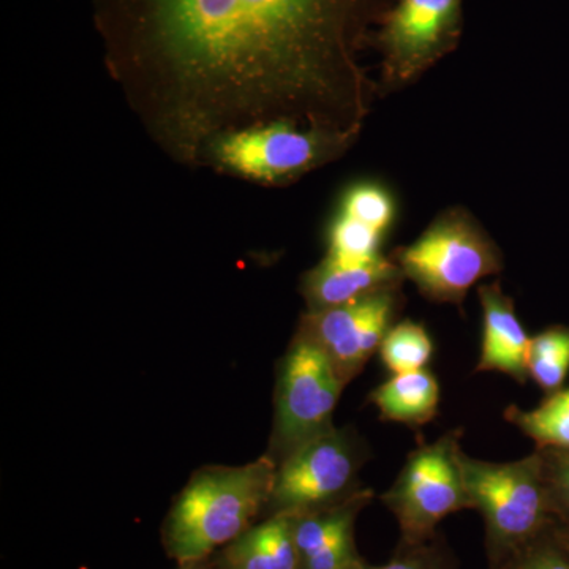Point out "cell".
<instances>
[{
  "label": "cell",
  "mask_w": 569,
  "mask_h": 569,
  "mask_svg": "<svg viewBox=\"0 0 569 569\" xmlns=\"http://www.w3.org/2000/svg\"><path fill=\"white\" fill-rule=\"evenodd\" d=\"M373 497L365 488L342 503L295 515L298 569H358L365 559L356 548V520Z\"/></svg>",
  "instance_id": "8fae6325"
},
{
  "label": "cell",
  "mask_w": 569,
  "mask_h": 569,
  "mask_svg": "<svg viewBox=\"0 0 569 569\" xmlns=\"http://www.w3.org/2000/svg\"><path fill=\"white\" fill-rule=\"evenodd\" d=\"M463 28V0H395L370 43L381 56L380 97L413 84L458 50Z\"/></svg>",
  "instance_id": "52a82bcc"
},
{
  "label": "cell",
  "mask_w": 569,
  "mask_h": 569,
  "mask_svg": "<svg viewBox=\"0 0 569 569\" xmlns=\"http://www.w3.org/2000/svg\"><path fill=\"white\" fill-rule=\"evenodd\" d=\"M462 437V429L449 430L433 443L411 451L391 488L381 496L399 523V542L430 541L441 520L473 509L460 462Z\"/></svg>",
  "instance_id": "5b68a950"
},
{
  "label": "cell",
  "mask_w": 569,
  "mask_h": 569,
  "mask_svg": "<svg viewBox=\"0 0 569 569\" xmlns=\"http://www.w3.org/2000/svg\"><path fill=\"white\" fill-rule=\"evenodd\" d=\"M355 141L276 122L227 134L213 144L209 156L231 173L280 183L339 159Z\"/></svg>",
  "instance_id": "9c48e42d"
},
{
  "label": "cell",
  "mask_w": 569,
  "mask_h": 569,
  "mask_svg": "<svg viewBox=\"0 0 569 569\" xmlns=\"http://www.w3.org/2000/svg\"><path fill=\"white\" fill-rule=\"evenodd\" d=\"M529 373L545 396L565 388L569 376V325H552L531 337Z\"/></svg>",
  "instance_id": "e0dca14e"
},
{
  "label": "cell",
  "mask_w": 569,
  "mask_h": 569,
  "mask_svg": "<svg viewBox=\"0 0 569 569\" xmlns=\"http://www.w3.org/2000/svg\"><path fill=\"white\" fill-rule=\"evenodd\" d=\"M178 569H220L217 567L216 561H213L212 557H208V559L190 561V563L179 565Z\"/></svg>",
  "instance_id": "cb8c5ba5"
},
{
  "label": "cell",
  "mask_w": 569,
  "mask_h": 569,
  "mask_svg": "<svg viewBox=\"0 0 569 569\" xmlns=\"http://www.w3.org/2000/svg\"><path fill=\"white\" fill-rule=\"evenodd\" d=\"M403 282L406 277L391 254L350 264L325 258L302 279V295L309 312H321L383 291L402 290Z\"/></svg>",
  "instance_id": "4fadbf2b"
},
{
  "label": "cell",
  "mask_w": 569,
  "mask_h": 569,
  "mask_svg": "<svg viewBox=\"0 0 569 569\" xmlns=\"http://www.w3.org/2000/svg\"><path fill=\"white\" fill-rule=\"evenodd\" d=\"M395 0H93L108 69L146 126L198 162L268 123L358 140L380 97L361 54Z\"/></svg>",
  "instance_id": "6da1fadb"
},
{
  "label": "cell",
  "mask_w": 569,
  "mask_h": 569,
  "mask_svg": "<svg viewBox=\"0 0 569 569\" xmlns=\"http://www.w3.org/2000/svg\"><path fill=\"white\" fill-rule=\"evenodd\" d=\"M381 365L391 376L427 369L433 356V340L425 325L413 320L397 321L380 350Z\"/></svg>",
  "instance_id": "ac0fdd59"
},
{
  "label": "cell",
  "mask_w": 569,
  "mask_h": 569,
  "mask_svg": "<svg viewBox=\"0 0 569 569\" xmlns=\"http://www.w3.org/2000/svg\"><path fill=\"white\" fill-rule=\"evenodd\" d=\"M340 212L387 236L396 219V200L387 187L362 182L346 193Z\"/></svg>",
  "instance_id": "44dd1931"
},
{
  "label": "cell",
  "mask_w": 569,
  "mask_h": 569,
  "mask_svg": "<svg viewBox=\"0 0 569 569\" xmlns=\"http://www.w3.org/2000/svg\"><path fill=\"white\" fill-rule=\"evenodd\" d=\"M385 234L340 212L331 224L326 258L337 263H367L381 257Z\"/></svg>",
  "instance_id": "ffe728a7"
},
{
  "label": "cell",
  "mask_w": 569,
  "mask_h": 569,
  "mask_svg": "<svg viewBox=\"0 0 569 569\" xmlns=\"http://www.w3.org/2000/svg\"><path fill=\"white\" fill-rule=\"evenodd\" d=\"M505 419L531 438L538 448L569 449V388L545 396L533 410L508 407Z\"/></svg>",
  "instance_id": "2e32d148"
},
{
  "label": "cell",
  "mask_w": 569,
  "mask_h": 569,
  "mask_svg": "<svg viewBox=\"0 0 569 569\" xmlns=\"http://www.w3.org/2000/svg\"><path fill=\"white\" fill-rule=\"evenodd\" d=\"M277 467L264 455L246 466L194 471L163 520L168 557L179 565L208 559L263 519Z\"/></svg>",
  "instance_id": "7a4b0ae2"
},
{
  "label": "cell",
  "mask_w": 569,
  "mask_h": 569,
  "mask_svg": "<svg viewBox=\"0 0 569 569\" xmlns=\"http://www.w3.org/2000/svg\"><path fill=\"white\" fill-rule=\"evenodd\" d=\"M369 458V448L353 427H335L313 438L277 467L263 519L342 503L365 489L359 473Z\"/></svg>",
  "instance_id": "ba28073f"
},
{
  "label": "cell",
  "mask_w": 569,
  "mask_h": 569,
  "mask_svg": "<svg viewBox=\"0 0 569 569\" xmlns=\"http://www.w3.org/2000/svg\"><path fill=\"white\" fill-rule=\"evenodd\" d=\"M537 451L553 515L569 526V449L537 447Z\"/></svg>",
  "instance_id": "603a6c76"
},
{
  "label": "cell",
  "mask_w": 569,
  "mask_h": 569,
  "mask_svg": "<svg viewBox=\"0 0 569 569\" xmlns=\"http://www.w3.org/2000/svg\"><path fill=\"white\" fill-rule=\"evenodd\" d=\"M391 258L425 298L459 309L479 280L505 268L500 247L463 206L438 213L411 244L397 247Z\"/></svg>",
  "instance_id": "3957f363"
},
{
  "label": "cell",
  "mask_w": 569,
  "mask_h": 569,
  "mask_svg": "<svg viewBox=\"0 0 569 569\" xmlns=\"http://www.w3.org/2000/svg\"><path fill=\"white\" fill-rule=\"evenodd\" d=\"M403 301L402 290L383 291L351 305L306 313L298 329L325 351L337 376L348 385L378 353Z\"/></svg>",
  "instance_id": "30bf717a"
},
{
  "label": "cell",
  "mask_w": 569,
  "mask_h": 569,
  "mask_svg": "<svg viewBox=\"0 0 569 569\" xmlns=\"http://www.w3.org/2000/svg\"><path fill=\"white\" fill-rule=\"evenodd\" d=\"M441 391L429 369L391 376L370 392L369 400L380 411L381 421L421 427L438 415Z\"/></svg>",
  "instance_id": "9a60e30c"
},
{
  "label": "cell",
  "mask_w": 569,
  "mask_h": 569,
  "mask_svg": "<svg viewBox=\"0 0 569 569\" xmlns=\"http://www.w3.org/2000/svg\"><path fill=\"white\" fill-rule=\"evenodd\" d=\"M489 569H569V526L550 523L507 559Z\"/></svg>",
  "instance_id": "d6986e66"
},
{
  "label": "cell",
  "mask_w": 569,
  "mask_h": 569,
  "mask_svg": "<svg viewBox=\"0 0 569 569\" xmlns=\"http://www.w3.org/2000/svg\"><path fill=\"white\" fill-rule=\"evenodd\" d=\"M482 309L481 355L475 372H498L523 385L530 380L531 337L520 323L515 299L505 293L500 280L478 287Z\"/></svg>",
  "instance_id": "7c38bea8"
},
{
  "label": "cell",
  "mask_w": 569,
  "mask_h": 569,
  "mask_svg": "<svg viewBox=\"0 0 569 569\" xmlns=\"http://www.w3.org/2000/svg\"><path fill=\"white\" fill-rule=\"evenodd\" d=\"M358 569H459L458 560L440 533L419 545L399 542L395 556L385 565L362 561Z\"/></svg>",
  "instance_id": "7402d4cb"
},
{
  "label": "cell",
  "mask_w": 569,
  "mask_h": 569,
  "mask_svg": "<svg viewBox=\"0 0 569 569\" xmlns=\"http://www.w3.org/2000/svg\"><path fill=\"white\" fill-rule=\"evenodd\" d=\"M346 387L325 351L298 329L277 365L274 425L266 455L279 466L296 449L335 429L332 417Z\"/></svg>",
  "instance_id": "8992f818"
},
{
  "label": "cell",
  "mask_w": 569,
  "mask_h": 569,
  "mask_svg": "<svg viewBox=\"0 0 569 569\" xmlns=\"http://www.w3.org/2000/svg\"><path fill=\"white\" fill-rule=\"evenodd\" d=\"M471 507L485 520L489 568L557 522L541 458L535 449L515 462H488L460 455Z\"/></svg>",
  "instance_id": "277c9868"
},
{
  "label": "cell",
  "mask_w": 569,
  "mask_h": 569,
  "mask_svg": "<svg viewBox=\"0 0 569 569\" xmlns=\"http://www.w3.org/2000/svg\"><path fill=\"white\" fill-rule=\"evenodd\" d=\"M295 515L269 516L212 553L220 569H298Z\"/></svg>",
  "instance_id": "5bb4252c"
}]
</instances>
